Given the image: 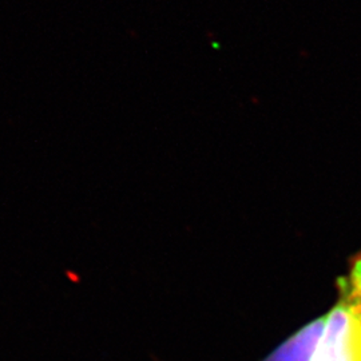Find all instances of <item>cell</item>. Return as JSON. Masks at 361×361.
<instances>
[{
  "mask_svg": "<svg viewBox=\"0 0 361 361\" xmlns=\"http://www.w3.org/2000/svg\"><path fill=\"white\" fill-rule=\"evenodd\" d=\"M337 290L313 361H361V253L338 279Z\"/></svg>",
  "mask_w": 361,
  "mask_h": 361,
  "instance_id": "1",
  "label": "cell"
},
{
  "mask_svg": "<svg viewBox=\"0 0 361 361\" xmlns=\"http://www.w3.org/2000/svg\"><path fill=\"white\" fill-rule=\"evenodd\" d=\"M324 324L325 314L301 326L261 361H313Z\"/></svg>",
  "mask_w": 361,
  "mask_h": 361,
  "instance_id": "2",
  "label": "cell"
}]
</instances>
